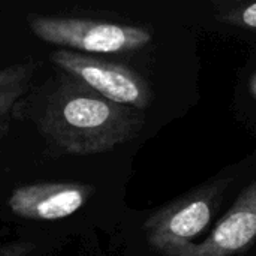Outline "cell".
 I'll return each mask as SVG.
<instances>
[{
    "label": "cell",
    "mask_w": 256,
    "mask_h": 256,
    "mask_svg": "<svg viewBox=\"0 0 256 256\" xmlns=\"http://www.w3.org/2000/svg\"><path fill=\"white\" fill-rule=\"evenodd\" d=\"M144 122L141 110L111 102L64 72L36 118L46 142L72 156L110 152L134 140Z\"/></svg>",
    "instance_id": "cell-1"
},
{
    "label": "cell",
    "mask_w": 256,
    "mask_h": 256,
    "mask_svg": "<svg viewBox=\"0 0 256 256\" xmlns=\"http://www.w3.org/2000/svg\"><path fill=\"white\" fill-rule=\"evenodd\" d=\"M28 27L38 39L81 54L135 51L153 39L152 32L144 27L86 18L30 16Z\"/></svg>",
    "instance_id": "cell-2"
},
{
    "label": "cell",
    "mask_w": 256,
    "mask_h": 256,
    "mask_svg": "<svg viewBox=\"0 0 256 256\" xmlns=\"http://www.w3.org/2000/svg\"><path fill=\"white\" fill-rule=\"evenodd\" d=\"M220 192V184L206 186L152 214L144 224L147 242L162 255H178L208 226Z\"/></svg>",
    "instance_id": "cell-3"
},
{
    "label": "cell",
    "mask_w": 256,
    "mask_h": 256,
    "mask_svg": "<svg viewBox=\"0 0 256 256\" xmlns=\"http://www.w3.org/2000/svg\"><path fill=\"white\" fill-rule=\"evenodd\" d=\"M51 60L62 72L82 81L111 102L141 111L153 102V93L147 81L123 64L69 50L54 51Z\"/></svg>",
    "instance_id": "cell-4"
},
{
    "label": "cell",
    "mask_w": 256,
    "mask_h": 256,
    "mask_svg": "<svg viewBox=\"0 0 256 256\" xmlns=\"http://www.w3.org/2000/svg\"><path fill=\"white\" fill-rule=\"evenodd\" d=\"M93 194L94 188L82 183H38L15 189L8 206L21 219L51 222L80 212Z\"/></svg>",
    "instance_id": "cell-5"
},
{
    "label": "cell",
    "mask_w": 256,
    "mask_h": 256,
    "mask_svg": "<svg viewBox=\"0 0 256 256\" xmlns=\"http://www.w3.org/2000/svg\"><path fill=\"white\" fill-rule=\"evenodd\" d=\"M256 240V180L237 198L207 240L189 244L177 256H232Z\"/></svg>",
    "instance_id": "cell-6"
},
{
    "label": "cell",
    "mask_w": 256,
    "mask_h": 256,
    "mask_svg": "<svg viewBox=\"0 0 256 256\" xmlns=\"http://www.w3.org/2000/svg\"><path fill=\"white\" fill-rule=\"evenodd\" d=\"M36 69L34 60L0 69V140L9 134L15 110L30 90Z\"/></svg>",
    "instance_id": "cell-7"
},
{
    "label": "cell",
    "mask_w": 256,
    "mask_h": 256,
    "mask_svg": "<svg viewBox=\"0 0 256 256\" xmlns=\"http://www.w3.org/2000/svg\"><path fill=\"white\" fill-rule=\"evenodd\" d=\"M224 21L236 27L256 30V3L238 4L224 14Z\"/></svg>",
    "instance_id": "cell-8"
},
{
    "label": "cell",
    "mask_w": 256,
    "mask_h": 256,
    "mask_svg": "<svg viewBox=\"0 0 256 256\" xmlns=\"http://www.w3.org/2000/svg\"><path fill=\"white\" fill-rule=\"evenodd\" d=\"M33 250H34V244L26 240L0 244V256H30Z\"/></svg>",
    "instance_id": "cell-9"
},
{
    "label": "cell",
    "mask_w": 256,
    "mask_h": 256,
    "mask_svg": "<svg viewBox=\"0 0 256 256\" xmlns=\"http://www.w3.org/2000/svg\"><path fill=\"white\" fill-rule=\"evenodd\" d=\"M254 93H255V96H256V80H255V82H254Z\"/></svg>",
    "instance_id": "cell-10"
}]
</instances>
